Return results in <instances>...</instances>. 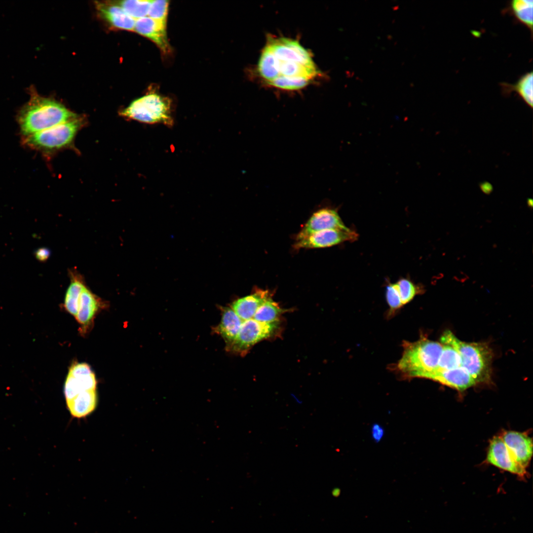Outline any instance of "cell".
Segmentation results:
<instances>
[{
	"mask_svg": "<svg viewBox=\"0 0 533 533\" xmlns=\"http://www.w3.org/2000/svg\"><path fill=\"white\" fill-rule=\"evenodd\" d=\"M50 255V251L47 248H40L36 252L37 258L41 261H46Z\"/></svg>",
	"mask_w": 533,
	"mask_h": 533,
	"instance_id": "83f0119b",
	"label": "cell"
},
{
	"mask_svg": "<svg viewBox=\"0 0 533 533\" xmlns=\"http://www.w3.org/2000/svg\"><path fill=\"white\" fill-rule=\"evenodd\" d=\"M515 460L523 467L528 466L533 455V440L524 433L505 432L500 437Z\"/></svg>",
	"mask_w": 533,
	"mask_h": 533,
	"instance_id": "7c38bea8",
	"label": "cell"
},
{
	"mask_svg": "<svg viewBox=\"0 0 533 533\" xmlns=\"http://www.w3.org/2000/svg\"><path fill=\"white\" fill-rule=\"evenodd\" d=\"M69 274L70 283L65 294L64 306L67 312L76 317L79 296L86 283L82 275L76 269H70Z\"/></svg>",
	"mask_w": 533,
	"mask_h": 533,
	"instance_id": "d6986e66",
	"label": "cell"
},
{
	"mask_svg": "<svg viewBox=\"0 0 533 533\" xmlns=\"http://www.w3.org/2000/svg\"><path fill=\"white\" fill-rule=\"evenodd\" d=\"M428 379L460 391L476 384L470 374L462 367L450 370L437 369Z\"/></svg>",
	"mask_w": 533,
	"mask_h": 533,
	"instance_id": "9a60e30c",
	"label": "cell"
},
{
	"mask_svg": "<svg viewBox=\"0 0 533 533\" xmlns=\"http://www.w3.org/2000/svg\"><path fill=\"white\" fill-rule=\"evenodd\" d=\"M30 95L18 115L21 131L26 137L77 117L60 103L40 96L32 87Z\"/></svg>",
	"mask_w": 533,
	"mask_h": 533,
	"instance_id": "7a4b0ae2",
	"label": "cell"
},
{
	"mask_svg": "<svg viewBox=\"0 0 533 533\" xmlns=\"http://www.w3.org/2000/svg\"><path fill=\"white\" fill-rule=\"evenodd\" d=\"M272 295L268 290L258 289L252 294L239 298L230 305V308L241 321L252 318L257 309Z\"/></svg>",
	"mask_w": 533,
	"mask_h": 533,
	"instance_id": "2e32d148",
	"label": "cell"
},
{
	"mask_svg": "<svg viewBox=\"0 0 533 533\" xmlns=\"http://www.w3.org/2000/svg\"><path fill=\"white\" fill-rule=\"evenodd\" d=\"M241 320L230 307L222 308L220 323L213 328L214 332L220 335L228 346L235 339L239 331Z\"/></svg>",
	"mask_w": 533,
	"mask_h": 533,
	"instance_id": "ac0fdd59",
	"label": "cell"
},
{
	"mask_svg": "<svg viewBox=\"0 0 533 533\" xmlns=\"http://www.w3.org/2000/svg\"><path fill=\"white\" fill-rule=\"evenodd\" d=\"M166 26L146 16L136 20L134 31L152 40L163 54L170 52L166 31Z\"/></svg>",
	"mask_w": 533,
	"mask_h": 533,
	"instance_id": "4fadbf2b",
	"label": "cell"
},
{
	"mask_svg": "<svg viewBox=\"0 0 533 533\" xmlns=\"http://www.w3.org/2000/svg\"><path fill=\"white\" fill-rule=\"evenodd\" d=\"M82 125V121L76 117L26 136L24 143L31 148L42 152H54L69 146Z\"/></svg>",
	"mask_w": 533,
	"mask_h": 533,
	"instance_id": "8992f818",
	"label": "cell"
},
{
	"mask_svg": "<svg viewBox=\"0 0 533 533\" xmlns=\"http://www.w3.org/2000/svg\"><path fill=\"white\" fill-rule=\"evenodd\" d=\"M509 8L516 19L525 25L533 32V0H513L510 2Z\"/></svg>",
	"mask_w": 533,
	"mask_h": 533,
	"instance_id": "7402d4cb",
	"label": "cell"
},
{
	"mask_svg": "<svg viewBox=\"0 0 533 533\" xmlns=\"http://www.w3.org/2000/svg\"><path fill=\"white\" fill-rule=\"evenodd\" d=\"M279 325V322H260L254 319V316L247 320L241 321L237 336L229 345L226 347V350L244 355L254 345L273 336Z\"/></svg>",
	"mask_w": 533,
	"mask_h": 533,
	"instance_id": "52a82bcc",
	"label": "cell"
},
{
	"mask_svg": "<svg viewBox=\"0 0 533 533\" xmlns=\"http://www.w3.org/2000/svg\"><path fill=\"white\" fill-rule=\"evenodd\" d=\"M95 376L88 364L75 363L69 369L64 385L66 401L85 391L96 390Z\"/></svg>",
	"mask_w": 533,
	"mask_h": 533,
	"instance_id": "9c48e42d",
	"label": "cell"
},
{
	"mask_svg": "<svg viewBox=\"0 0 533 533\" xmlns=\"http://www.w3.org/2000/svg\"><path fill=\"white\" fill-rule=\"evenodd\" d=\"M527 204L529 207L532 208L533 207V200L532 199H528L527 201Z\"/></svg>",
	"mask_w": 533,
	"mask_h": 533,
	"instance_id": "4dcf8cb0",
	"label": "cell"
},
{
	"mask_svg": "<svg viewBox=\"0 0 533 533\" xmlns=\"http://www.w3.org/2000/svg\"><path fill=\"white\" fill-rule=\"evenodd\" d=\"M385 296L391 312L395 311L403 306L396 283L387 285Z\"/></svg>",
	"mask_w": 533,
	"mask_h": 533,
	"instance_id": "4316f807",
	"label": "cell"
},
{
	"mask_svg": "<svg viewBox=\"0 0 533 533\" xmlns=\"http://www.w3.org/2000/svg\"><path fill=\"white\" fill-rule=\"evenodd\" d=\"M105 305L98 296L91 291L86 284L79 296L77 314L75 317L82 330L91 325L96 313Z\"/></svg>",
	"mask_w": 533,
	"mask_h": 533,
	"instance_id": "5bb4252c",
	"label": "cell"
},
{
	"mask_svg": "<svg viewBox=\"0 0 533 533\" xmlns=\"http://www.w3.org/2000/svg\"><path fill=\"white\" fill-rule=\"evenodd\" d=\"M168 6V0H152L148 13L149 17L166 26Z\"/></svg>",
	"mask_w": 533,
	"mask_h": 533,
	"instance_id": "484cf974",
	"label": "cell"
},
{
	"mask_svg": "<svg viewBox=\"0 0 533 533\" xmlns=\"http://www.w3.org/2000/svg\"><path fill=\"white\" fill-rule=\"evenodd\" d=\"M97 8L103 18L114 27L127 31H134L136 20L116 3L98 2Z\"/></svg>",
	"mask_w": 533,
	"mask_h": 533,
	"instance_id": "e0dca14e",
	"label": "cell"
},
{
	"mask_svg": "<svg viewBox=\"0 0 533 533\" xmlns=\"http://www.w3.org/2000/svg\"><path fill=\"white\" fill-rule=\"evenodd\" d=\"M151 2L152 0H126L117 1L116 4L133 19L137 20L148 15Z\"/></svg>",
	"mask_w": 533,
	"mask_h": 533,
	"instance_id": "603a6c76",
	"label": "cell"
},
{
	"mask_svg": "<svg viewBox=\"0 0 533 533\" xmlns=\"http://www.w3.org/2000/svg\"><path fill=\"white\" fill-rule=\"evenodd\" d=\"M487 461L521 478H524L527 473L526 468L515 460L500 437H495L491 440Z\"/></svg>",
	"mask_w": 533,
	"mask_h": 533,
	"instance_id": "30bf717a",
	"label": "cell"
},
{
	"mask_svg": "<svg viewBox=\"0 0 533 533\" xmlns=\"http://www.w3.org/2000/svg\"><path fill=\"white\" fill-rule=\"evenodd\" d=\"M257 69L265 83L285 91L301 89L320 75L311 54L298 40L270 36Z\"/></svg>",
	"mask_w": 533,
	"mask_h": 533,
	"instance_id": "6da1fadb",
	"label": "cell"
},
{
	"mask_svg": "<svg viewBox=\"0 0 533 533\" xmlns=\"http://www.w3.org/2000/svg\"><path fill=\"white\" fill-rule=\"evenodd\" d=\"M396 284L403 305L410 302L420 292V288L407 278L400 279Z\"/></svg>",
	"mask_w": 533,
	"mask_h": 533,
	"instance_id": "d4e9b609",
	"label": "cell"
},
{
	"mask_svg": "<svg viewBox=\"0 0 533 533\" xmlns=\"http://www.w3.org/2000/svg\"><path fill=\"white\" fill-rule=\"evenodd\" d=\"M441 342L457 350L461 357V367L470 374L476 384L490 382L493 353L487 343L461 341L450 331L443 334Z\"/></svg>",
	"mask_w": 533,
	"mask_h": 533,
	"instance_id": "277c9868",
	"label": "cell"
},
{
	"mask_svg": "<svg viewBox=\"0 0 533 533\" xmlns=\"http://www.w3.org/2000/svg\"><path fill=\"white\" fill-rule=\"evenodd\" d=\"M442 344L443 347L438 369L450 370L461 367V357L457 350L450 344Z\"/></svg>",
	"mask_w": 533,
	"mask_h": 533,
	"instance_id": "cb8c5ba5",
	"label": "cell"
},
{
	"mask_svg": "<svg viewBox=\"0 0 533 533\" xmlns=\"http://www.w3.org/2000/svg\"><path fill=\"white\" fill-rule=\"evenodd\" d=\"M481 189L486 194H489L492 190L491 186H482Z\"/></svg>",
	"mask_w": 533,
	"mask_h": 533,
	"instance_id": "f546056e",
	"label": "cell"
},
{
	"mask_svg": "<svg viewBox=\"0 0 533 533\" xmlns=\"http://www.w3.org/2000/svg\"><path fill=\"white\" fill-rule=\"evenodd\" d=\"M120 114L124 117L148 124L173 125L170 99L156 93L145 95L133 101Z\"/></svg>",
	"mask_w": 533,
	"mask_h": 533,
	"instance_id": "5b68a950",
	"label": "cell"
},
{
	"mask_svg": "<svg viewBox=\"0 0 533 533\" xmlns=\"http://www.w3.org/2000/svg\"><path fill=\"white\" fill-rule=\"evenodd\" d=\"M66 402L68 409L73 416L77 418L84 417L90 414L95 408L97 403L96 390L81 392Z\"/></svg>",
	"mask_w": 533,
	"mask_h": 533,
	"instance_id": "ffe728a7",
	"label": "cell"
},
{
	"mask_svg": "<svg viewBox=\"0 0 533 533\" xmlns=\"http://www.w3.org/2000/svg\"><path fill=\"white\" fill-rule=\"evenodd\" d=\"M443 347L440 343L423 338L414 343L406 342L397 368L407 377L428 379L438 369Z\"/></svg>",
	"mask_w": 533,
	"mask_h": 533,
	"instance_id": "3957f363",
	"label": "cell"
},
{
	"mask_svg": "<svg viewBox=\"0 0 533 533\" xmlns=\"http://www.w3.org/2000/svg\"><path fill=\"white\" fill-rule=\"evenodd\" d=\"M533 72L522 76L514 84L503 82L500 83L504 95H508L511 92H516L520 98L530 108H533Z\"/></svg>",
	"mask_w": 533,
	"mask_h": 533,
	"instance_id": "44dd1931",
	"label": "cell"
},
{
	"mask_svg": "<svg viewBox=\"0 0 533 533\" xmlns=\"http://www.w3.org/2000/svg\"><path fill=\"white\" fill-rule=\"evenodd\" d=\"M373 435L376 440H379L383 435L382 429L379 425H375L373 428Z\"/></svg>",
	"mask_w": 533,
	"mask_h": 533,
	"instance_id": "f1b7e54d",
	"label": "cell"
},
{
	"mask_svg": "<svg viewBox=\"0 0 533 533\" xmlns=\"http://www.w3.org/2000/svg\"><path fill=\"white\" fill-rule=\"evenodd\" d=\"M357 237L356 232L349 228L325 229L296 240L294 247L297 249L325 248L346 241H354Z\"/></svg>",
	"mask_w": 533,
	"mask_h": 533,
	"instance_id": "ba28073f",
	"label": "cell"
},
{
	"mask_svg": "<svg viewBox=\"0 0 533 533\" xmlns=\"http://www.w3.org/2000/svg\"><path fill=\"white\" fill-rule=\"evenodd\" d=\"M347 228L336 210L324 208L312 215L298 234L296 240L322 230Z\"/></svg>",
	"mask_w": 533,
	"mask_h": 533,
	"instance_id": "8fae6325",
	"label": "cell"
}]
</instances>
